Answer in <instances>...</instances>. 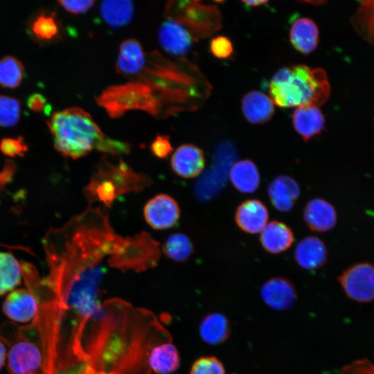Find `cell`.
Returning <instances> with one entry per match:
<instances>
[{"instance_id":"6da1fadb","label":"cell","mask_w":374,"mask_h":374,"mask_svg":"<svg viewBox=\"0 0 374 374\" xmlns=\"http://www.w3.org/2000/svg\"><path fill=\"white\" fill-rule=\"evenodd\" d=\"M55 148L72 159L87 154L93 150L118 155L127 154V143L105 136L91 116L79 107L54 113L47 121Z\"/></svg>"},{"instance_id":"7a4b0ae2","label":"cell","mask_w":374,"mask_h":374,"mask_svg":"<svg viewBox=\"0 0 374 374\" xmlns=\"http://www.w3.org/2000/svg\"><path fill=\"white\" fill-rule=\"evenodd\" d=\"M268 92L272 103L280 107H317L328 100L330 87L323 69L295 64L274 75Z\"/></svg>"},{"instance_id":"3957f363","label":"cell","mask_w":374,"mask_h":374,"mask_svg":"<svg viewBox=\"0 0 374 374\" xmlns=\"http://www.w3.org/2000/svg\"><path fill=\"white\" fill-rule=\"evenodd\" d=\"M151 183L149 177L134 172L124 162L116 165L102 160L96 167L84 194L90 202L110 206L120 195L138 192Z\"/></svg>"},{"instance_id":"277c9868","label":"cell","mask_w":374,"mask_h":374,"mask_svg":"<svg viewBox=\"0 0 374 374\" xmlns=\"http://www.w3.org/2000/svg\"><path fill=\"white\" fill-rule=\"evenodd\" d=\"M1 336L9 346L8 368L10 374H40L43 354L34 324L6 323Z\"/></svg>"},{"instance_id":"5b68a950","label":"cell","mask_w":374,"mask_h":374,"mask_svg":"<svg viewBox=\"0 0 374 374\" xmlns=\"http://www.w3.org/2000/svg\"><path fill=\"white\" fill-rule=\"evenodd\" d=\"M96 101L112 118L134 109L157 116L163 108L152 88L141 80L109 87L96 98Z\"/></svg>"},{"instance_id":"8992f818","label":"cell","mask_w":374,"mask_h":374,"mask_svg":"<svg viewBox=\"0 0 374 374\" xmlns=\"http://www.w3.org/2000/svg\"><path fill=\"white\" fill-rule=\"evenodd\" d=\"M160 255L159 243L147 232H141L133 238H122L108 262L121 270L142 271L156 266Z\"/></svg>"},{"instance_id":"52a82bcc","label":"cell","mask_w":374,"mask_h":374,"mask_svg":"<svg viewBox=\"0 0 374 374\" xmlns=\"http://www.w3.org/2000/svg\"><path fill=\"white\" fill-rule=\"evenodd\" d=\"M168 18L184 25L194 40L210 35L221 27V17L217 7L199 1H172L166 7Z\"/></svg>"},{"instance_id":"ba28073f","label":"cell","mask_w":374,"mask_h":374,"mask_svg":"<svg viewBox=\"0 0 374 374\" xmlns=\"http://www.w3.org/2000/svg\"><path fill=\"white\" fill-rule=\"evenodd\" d=\"M338 281L350 299L359 303L374 301V265L355 263L339 276Z\"/></svg>"},{"instance_id":"9c48e42d","label":"cell","mask_w":374,"mask_h":374,"mask_svg":"<svg viewBox=\"0 0 374 374\" xmlns=\"http://www.w3.org/2000/svg\"><path fill=\"white\" fill-rule=\"evenodd\" d=\"M143 213L145 221L152 228L166 229L177 222L180 209L172 197L166 194H159L145 204Z\"/></svg>"},{"instance_id":"30bf717a","label":"cell","mask_w":374,"mask_h":374,"mask_svg":"<svg viewBox=\"0 0 374 374\" xmlns=\"http://www.w3.org/2000/svg\"><path fill=\"white\" fill-rule=\"evenodd\" d=\"M39 299L30 289L22 288L12 291L3 303V311L14 321H32L37 316Z\"/></svg>"},{"instance_id":"8fae6325","label":"cell","mask_w":374,"mask_h":374,"mask_svg":"<svg viewBox=\"0 0 374 374\" xmlns=\"http://www.w3.org/2000/svg\"><path fill=\"white\" fill-rule=\"evenodd\" d=\"M260 296L267 306L278 311L290 309L297 299L292 282L280 276L265 281L260 288Z\"/></svg>"},{"instance_id":"7c38bea8","label":"cell","mask_w":374,"mask_h":374,"mask_svg":"<svg viewBox=\"0 0 374 374\" xmlns=\"http://www.w3.org/2000/svg\"><path fill=\"white\" fill-rule=\"evenodd\" d=\"M158 37L163 48L172 55H182L187 53L194 40L184 25L168 17L161 25Z\"/></svg>"},{"instance_id":"4fadbf2b","label":"cell","mask_w":374,"mask_h":374,"mask_svg":"<svg viewBox=\"0 0 374 374\" xmlns=\"http://www.w3.org/2000/svg\"><path fill=\"white\" fill-rule=\"evenodd\" d=\"M172 170L183 178L198 176L205 165L204 152L199 148L192 144L180 145L171 157Z\"/></svg>"},{"instance_id":"5bb4252c","label":"cell","mask_w":374,"mask_h":374,"mask_svg":"<svg viewBox=\"0 0 374 374\" xmlns=\"http://www.w3.org/2000/svg\"><path fill=\"white\" fill-rule=\"evenodd\" d=\"M269 213L265 205L256 199H247L237 208L235 220L243 231L248 233L261 232L267 224Z\"/></svg>"},{"instance_id":"9a60e30c","label":"cell","mask_w":374,"mask_h":374,"mask_svg":"<svg viewBox=\"0 0 374 374\" xmlns=\"http://www.w3.org/2000/svg\"><path fill=\"white\" fill-rule=\"evenodd\" d=\"M304 220L313 231L326 232L332 229L337 222V214L335 207L321 198L310 200L303 211Z\"/></svg>"},{"instance_id":"2e32d148","label":"cell","mask_w":374,"mask_h":374,"mask_svg":"<svg viewBox=\"0 0 374 374\" xmlns=\"http://www.w3.org/2000/svg\"><path fill=\"white\" fill-rule=\"evenodd\" d=\"M271 203L276 209L288 212L292 209L299 197L300 188L297 182L290 177L280 175L274 178L267 188Z\"/></svg>"},{"instance_id":"e0dca14e","label":"cell","mask_w":374,"mask_h":374,"mask_svg":"<svg viewBox=\"0 0 374 374\" xmlns=\"http://www.w3.org/2000/svg\"><path fill=\"white\" fill-rule=\"evenodd\" d=\"M328 258L325 243L316 236L302 239L296 246L294 258L297 264L308 270L323 266Z\"/></svg>"},{"instance_id":"ac0fdd59","label":"cell","mask_w":374,"mask_h":374,"mask_svg":"<svg viewBox=\"0 0 374 374\" xmlns=\"http://www.w3.org/2000/svg\"><path fill=\"white\" fill-rule=\"evenodd\" d=\"M146 64V56L139 42L135 39L123 41L116 60L118 73L127 76L139 75Z\"/></svg>"},{"instance_id":"d6986e66","label":"cell","mask_w":374,"mask_h":374,"mask_svg":"<svg viewBox=\"0 0 374 374\" xmlns=\"http://www.w3.org/2000/svg\"><path fill=\"white\" fill-rule=\"evenodd\" d=\"M292 123L296 132L308 141L322 132L325 118L317 106L299 107L292 114Z\"/></svg>"},{"instance_id":"ffe728a7","label":"cell","mask_w":374,"mask_h":374,"mask_svg":"<svg viewBox=\"0 0 374 374\" xmlns=\"http://www.w3.org/2000/svg\"><path fill=\"white\" fill-rule=\"evenodd\" d=\"M290 39L293 47L302 54L313 52L319 43V30L312 19L300 17L292 24Z\"/></svg>"},{"instance_id":"44dd1931","label":"cell","mask_w":374,"mask_h":374,"mask_svg":"<svg viewBox=\"0 0 374 374\" xmlns=\"http://www.w3.org/2000/svg\"><path fill=\"white\" fill-rule=\"evenodd\" d=\"M293 241L292 229L279 221L267 223L260 233V242L262 247L271 253H279L287 250Z\"/></svg>"},{"instance_id":"7402d4cb","label":"cell","mask_w":374,"mask_h":374,"mask_svg":"<svg viewBox=\"0 0 374 374\" xmlns=\"http://www.w3.org/2000/svg\"><path fill=\"white\" fill-rule=\"evenodd\" d=\"M148 362L150 371L157 374H172L180 366V356L175 346L166 341L151 349Z\"/></svg>"},{"instance_id":"603a6c76","label":"cell","mask_w":374,"mask_h":374,"mask_svg":"<svg viewBox=\"0 0 374 374\" xmlns=\"http://www.w3.org/2000/svg\"><path fill=\"white\" fill-rule=\"evenodd\" d=\"M274 103L269 96L258 91L248 92L242 100V109L246 119L253 124L262 123L271 118Z\"/></svg>"},{"instance_id":"cb8c5ba5","label":"cell","mask_w":374,"mask_h":374,"mask_svg":"<svg viewBox=\"0 0 374 374\" xmlns=\"http://www.w3.org/2000/svg\"><path fill=\"white\" fill-rule=\"evenodd\" d=\"M199 335L209 345H219L226 341L231 332V326L227 317L220 312L206 315L199 324Z\"/></svg>"},{"instance_id":"d4e9b609","label":"cell","mask_w":374,"mask_h":374,"mask_svg":"<svg viewBox=\"0 0 374 374\" xmlns=\"http://www.w3.org/2000/svg\"><path fill=\"white\" fill-rule=\"evenodd\" d=\"M229 178L233 186L243 193H253L260 182V174L256 164L248 159L235 163L230 169Z\"/></svg>"},{"instance_id":"484cf974","label":"cell","mask_w":374,"mask_h":374,"mask_svg":"<svg viewBox=\"0 0 374 374\" xmlns=\"http://www.w3.org/2000/svg\"><path fill=\"white\" fill-rule=\"evenodd\" d=\"M102 18L112 28H121L129 24L134 15V3L131 1L109 0L100 3Z\"/></svg>"},{"instance_id":"4316f807","label":"cell","mask_w":374,"mask_h":374,"mask_svg":"<svg viewBox=\"0 0 374 374\" xmlns=\"http://www.w3.org/2000/svg\"><path fill=\"white\" fill-rule=\"evenodd\" d=\"M22 266L9 252H0V296L12 290L20 284Z\"/></svg>"},{"instance_id":"83f0119b","label":"cell","mask_w":374,"mask_h":374,"mask_svg":"<svg viewBox=\"0 0 374 374\" xmlns=\"http://www.w3.org/2000/svg\"><path fill=\"white\" fill-rule=\"evenodd\" d=\"M352 23L362 38L374 44V1H361Z\"/></svg>"},{"instance_id":"f1b7e54d","label":"cell","mask_w":374,"mask_h":374,"mask_svg":"<svg viewBox=\"0 0 374 374\" xmlns=\"http://www.w3.org/2000/svg\"><path fill=\"white\" fill-rule=\"evenodd\" d=\"M25 74L22 63L13 56L0 59V85L10 89L17 87Z\"/></svg>"},{"instance_id":"f546056e","label":"cell","mask_w":374,"mask_h":374,"mask_svg":"<svg viewBox=\"0 0 374 374\" xmlns=\"http://www.w3.org/2000/svg\"><path fill=\"white\" fill-rule=\"evenodd\" d=\"M163 250L165 254L172 260L184 262L192 255L193 246L186 235L175 233L168 238Z\"/></svg>"},{"instance_id":"4dcf8cb0","label":"cell","mask_w":374,"mask_h":374,"mask_svg":"<svg viewBox=\"0 0 374 374\" xmlns=\"http://www.w3.org/2000/svg\"><path fill=\"white\" fill-rule=\"evenodd\" d=\"M31 28L35 36L42 40H50L59 33L58 24L54 15H39L33 22Z\"/></svg>"},{"instance_id":"1f68e13d","label":"cell","mask_w":374,"mask_h":374,"mask_svg":"<svg viewBox=\"0 0 374 374\" xmlns=\"http://www.w3.org/2000/svg\"><path fill=\"white\" fill-rule=\"evenodd\" d=\"M21 114L20 102L14 98L0 95V127L15 125Z\"/></svg>"},{"instance_id":"d6a6232c","label":"cell","mask_w":374,"mask_h":374,"mask_svg":"<svg viewBox=\"0 0 374 374\" xmlns=\"http://www.w3.org/2000/svg\"><path fill=\"white\" fill-rule=\"evenodd\" d=\"M190 374H226L222 362L214 356L198 358L193 364Z\"/></svg>"},{"instance_id":"836d02e7","label":"cell","mask_w":374,"mask_h":374,"mask_svg":"<svg viewBox=\"0 0 374 374\" xmlns=\"http://www.w3.org/2000/svg\"><path fill=\"white\" fill-rule=\"evenodd\" d=\"M27 149V145L21 136L18 138H5L0 142V150L7 156H22Z\"/></svg>"},{"instance_id":"e575fe53","label":"cell","mask_w":374,"mask_h":374,"mask_svg":"<svg viewBox=\"0 0 374 374\" xmlns=\"http://www.w3.org/2000/svg\"><path fill=\"white\" fill-rule=\"evenodd\" d=\"M211 53L220 59H226L230 57L233 51L231 42L224 36L214 37L210 43Z\"/></svg>"},{"instance_id":"d590c367","label":"cell","mask_w":374,"mask_h":374,"mask_svg":"<svg viewBox=\"0 0 374 374\" xmlns=\"http://www.w3.org/2000/svg\"><path fill=\"white\" fill-rule=\"evenodd\" d=\"M152 154L160 159L169 155L172 151V147L170 139L167 136L159 135L150 145Z\"/></svg>"},{"instance_id":"8d00e7d4","label":"cell","mask_w":374,"mask_h":374,"mask_svg":"<svg viewBox=\"0 0 374 374\" xmlns=\"http://www.w3.org/2000/svg\"><path fill=\"white\" fill-rule=\"evenodd\" d=\"M340 374H374V364L366 359L356 360L344 366Z\"/></svg>"},{"instance_id":"74e56055","label":"cell","mask_w":374,"mask_h":374,"mask_svg":"<svg viewBox=\"0 0 374 374\" xmlns=\"http://www.w3.org/2000/svg\"><path fill=\"white\" fill-rule=\"evenodd\" d=\"M58 3L69 12L81 14L89 10L95 1H58Z\"/></svg>"},{"instance_id":"f35d334b","label":"cell","mask_w":374,"mask_h":374,"mask_svg":"<svg viewBox=\"0 0 374 374\" xmlns=\"http://www.w3.org/2000/svg\"><path fill=\"white\" fill-rule=\"evenodd\" d=\"M27 105L30 109L36 112H50L46 98L41 93H33L27 100Z\"/></svg>"},{"instance_id":"ab89813d","label":"cell","mask_w":374,"mask_h":374,"mask_svg":"<svg viewBox=\"0 0 374 374\" xmlns=\"http://www.w3.org/2000/svg\"><path fill=\"white\" fill-rule=\"evenodd\" d=\"M6 357V350L3 342L0 340V370L4 366Z\"/></svg>"},{"instance_id":"60d3db41","label":"cell","mask_w":374,"mask_h":374,"mask_svg":"<svg viewBox=\"0 0 374 374\" xmlns=\"http://www.w3.org/2000/svg\"><path fill=\"white\" fill-rule=\"evenodd\" d=\"M242 3L245 4V6H253V7H257L262 6L263 4H266L267 3V1H242Z\"/></svg>"}]
</instances>
